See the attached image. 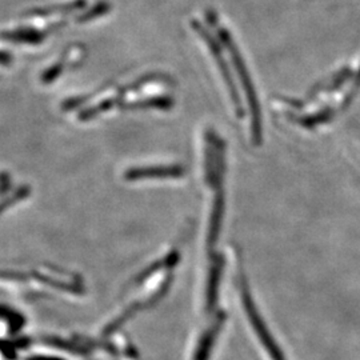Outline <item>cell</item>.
<instances>
[{
  "mask_svg": "<svg viewBox=\"0 0 360 360\" xmlns=\"http://www.w3.org/2000/svg\"><path fill=\"white\" fill-rule=\"evenodd\" d=\"M191 25H193L195 32H196L199 37L203 38L205 43H206L207 46H208V49H210V51L214 55V58H215V60H217V65H218L220 71H221V75L224 77V82H226V84H227L230 92H231V98L232 101H233V103H235L236 112H238V115L243 116L242 114H243L245 111H243V107H242V104H240V99H239V96H238L236 87H235V84H233V79H232L230 68H229V65H227L226 60H224L223 52L220 50V44H219L218 40L208 32V30H207L206 27L203 26L200 22L193 20Z\"/></svg>",
  "mask_w": 360,
  "mask_h": 360,
  "instance_id": "cell-2",
  "label": "cell"
},
{
  "mask_svg": "<svg viewBox=\"0 0 360 360\" xmlns=\"http://www.w3.org/2000/svg\"><path fill=\"white\" fill-rule=\"evenodd\" d=\"M65 65H65V62L63 59L58 60V63H55V65H51L50 68H47V70L44 71V74L41 75V82H43L44 84H50V83H52L56 77H59L62 75Z\"/></svg>",
  "mask_w": 360,
  "mask_h": 360,
  "instance_id": "cell-10",
  "label": "cell"
},
{
  "mask_svg": "<svg viewBox=\"0 0 360 360\" xmlns=\"http://www.w3.org/2000/svg\"><path fill=\"white\" fill-rule=\"evenodd\" d=\"M117 107L122 110H163V111H167L174 107V99L169 96H158V98L143 99L138 102H129V103L122 102Z\"/></svg>",
  "mask_w": 360,
  "mask_h": 360,
  "instance_id": "cell-5",
  "label": "cell"
},
{
  "mask_svg": "<svg viewBox=\"0 0 360 360\" xmlns=\"http://www.w3.org/2000/svg\"><path fill=\"white\" fill-rule=\"evenodd\" d=\"M86 7V0H77L68 4H59L53 7H46V8H38L32 10L28 15H38V16H46V15H52V13H70L72 11H77Z\"/></svg>",
  "mask_w": 360,
  "mask_h": 360,
  "instance_id": "cell-7",
  "label": "cell"
},
{
  "mask_svg": "<svg viewBox=\"0 0 360 360\" xmlns=\"http://www.w3.org/2000/svg\"><path fill=\"white\" fill-rule=\"evenodd\" d=\"M46 37L44 32H40L38 30L32 28H22L15 31H3L0 32V39L6 41L13 43H28V44H39L43 41Z\"/></svg>",
  "mask_w": 360,
  "mask_h": 360,
  "instance_id": "cell-6",
  "label": "cell"
},
{
  "mask_svg": "<svg viewBox=\"0 0 360 360\" xmlns=\"http://www.w3.org/2000/svg\"><path fill=\"white\" fill-rule=\"evenodd\" d=\"M127 91H129V87H123V89H116L115 94H112L111 96L101 99L98 103L92 104L91 107H87L86 110H83L79 114V120L87 122V120H91V119L101 115L102 112L110 111L111 108L117 107L119 104L122 103V99H123V96L126 95Z\"/></svg>",
  "mask_w": 360,
  "mask_h": 360,
  "instance_id": "cell-4",
  "label": "cell"
},
{
  "mask_svg": "<svg viewBox=\"0 0 360 360\" xmlns=\"http://www.w3.org/2000/svg\"><path fill=\"white\" fill-rule=\"evenodd\" d=\"M13 62V56L8 52L0 51V65H10Z\"/></svg>",
  "mask_w": 360,
  "mask_h": 360,
  "instance_id": "cell-11",
  "label": "cell"
},
{
  "mask_svg": "<svg viewBox=\"0 0 360 360\" xmlns=\"http://www.w3.org/2000/svg\"><path fill=\"white\" fill-rule=\"evenodd\" d=\"M223 188L219 186L215 195L214 202V210H212V219H211V235L215 238L218 233L219 224L223 217V208H224V196H223Z\"/></svg>",
  "mask_w": 360,
  "mask_h": 360,
  "instance_id": "cell-8",
  "label": "cell"
},
{
  "mask_svg": "<svg viewBox=\"0 0 360 360\" xmlns=\"http://www.w3.org/2000/svg\"><path fill=\"white\" fill-rule=\"evenodd\" d=\"M219 37L221 39V43L227 47V50L230 51L231 55L232 62L238 70V74L239 77L243 83V87H245V92H247V99H248V103L251 107V112H252V132H254V139L257 141L260 139V116H259V105H257V96H255V90L252 87V83H251V79L248 75V71L245 68V62L242 60V56L238 51L235 43L232 41L230 34L224 30V28H220L219 30Z\"/></svg>",
  "mask_w": 360,
  "mask_h": 360,
  "instance_id": "cell-1",
  "label": "cell"
},
{
  "mask_svg": "<svg viewBox=\"0 0 360 360\" xmlns=\"http://www.w3.org/2000/svg\"><path fill=\"white\" fill-rule=\"evenodd\" d=\"M186 175V168L181 166H151V167L131 168L124 178L129 181L144 179H168L181 178Z\"/></svg>",
  "mask_w": 360,
  "mask_h": 360,
  "instance_id": "cell-3",
  "label": "cell"
},
{
  "mask_svg": "<svg viewBox=\"0 0 360 360\" xmlns=\"http://www.w3.org/2000/svg\"><path fill=\"white\" fill-rule=\"evenodd\" d=\"M110 10H111V6L107 1H101V3H98L95 7H92L89 11L79 15L77 18V23H87V22L94 20V19L102 16V15H105Z\"/></svg>",
  "mask_w": 360,
  "mask_h": 360,
  "instance_id": "cell-9",
  "label": "cell"
}]
</instances>
